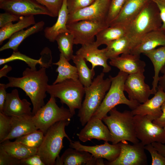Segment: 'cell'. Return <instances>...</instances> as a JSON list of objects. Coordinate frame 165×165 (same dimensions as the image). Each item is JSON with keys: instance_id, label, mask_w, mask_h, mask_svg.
I'll return each mask as SVG.
<instances>
[{"instance_id": "obj_1", "label": "cell", "mask_w": 165, "mask_h": 165, "mask_svg": "<svg viewBox=\"0 0 165 165\" xmlns=\"http://www.w3.org/2000/svg\"><path fill=\"white\" fill-rule=\"evenodd\" d=\"M22 75L21 77L7 76L9 82L6 84V88L16 87L24 90L32 104L33 116L45 105L44 100L49 85L46 68L41 67L37 70L27 68Z\"/></svg>"}, {"instance_id": "obj_2", "label": "cell", "mask_w": 165, "mask_h": 165, "mask_svg": "<svg viewBox=\"0 0 165 165\" xmlns=\"http://www.w3.org/2000/svg\"><path fill=\"white\" fill-rule=\"evenodd\" d=\"M162 24L159 9L155 3L150 0L141 12L127 25L126 36L135 47L143 36L150 31L160 28Z\"/></svg>"}, {"instance_id": "obj_3", "label": "cell", "mask_w": 165, "mask_h": 165, "mask_svg": "<svg viewBox=\"0 0 165 165\" xmlns=\"http://www.w3.org/2000/svg\"><path fill=\"white\" fill-rule=\"evenodd\" d=\"M109 116H106L102 120L106 125L111 135L113 144L122 141H128L133 144L139 142L137 138L133 119L134 116L131 111H118L116 108L109 112Z\"/></svg>"}, {"instance_id": "obj_4", "label": "cell", "mask_w": 165, "mask_h": 165, "mask_svg": "<svg viewBox=\"0 0 165 165\" xmlns=\"http://www.w3.org/2000/svg\"><path fill=\"white\" fill-rule=\"evenodd\" d=\"M71 120L60 121L50 127L44 134L42 142L38 148L36 154L39 155L45 165H55L62 148L63 138L72 140L66 133L65 127Z\"/></svg>"}, {"instance_id": "obj_5", "label": "cell", "mask_w": 165, "mask_h": 165, "mask_svg": "<svg viewBox=\"0 0 165 165\" xmlns=\"http://www.w3.org/2000/svg\"><path fill=\"white\" fill-rule=\"evenodd\" d=\"M103 72L94 79L88 87H84L85 99L79 109L78 116L82 125L85 126L98 109L111 85L110 78L104 79Z\"/></svg>"}, {"instance_id": "obj_6", "label": "cell", "mask_w": 165, "mask_h": 165, "mask_svg": "<svg viewBox=\"0 0 165 165\" xmlns=\"http://www.w3.org/2000/svg\"><path fill=\"white\" fill-rule=\"evenodd\" d=\"M128 75L119 71L114 77L109 76L111 80L110 88L99 108L91 119L102 120L112 109L119 104L126 105L132 110L140 104L137 101L127 99L124 95V85Z\"/></svg>"}, {"instance_id": "obj_7", "label": "cell", "mask_w": 165, "mask_h": 165, "mask_svg": "<svg viewBox=\"0 0 165 165\" xmlns=\"http://www.w3.org/2000/svg\"><path fill=\"white\" fill-rule=\"evenodd\" d=\"M47 93L58 98L62 104H65L74 116L76 109L81 107L85 94L84 86L79 79H68L55 84L48 85Z\"/></svg>"}, {"instance_id": "obj_8", "label": "cell", "mask_w": 165, "mask_h": 165, "mask_svg": "<svg viewBox=\"0 0 165 165\" xmlns=\"http://www.w3.org/2000/svg\"><path fill=\"white\" fill-rule=\"evenodd\" d=\"M73 115L69 109L59 107L55 98L50 96L46 104L42 107L32 117L37 129L45 134L49 128L57 122L71 120Z\"/></svg>"}, {"instance_id": "obj_9", "label": "cell", "mask_w": 165, "mask_h": 165, "mask_svg": "<svg viewBox=\"0 0 165 165\" xmlns=\"http://www.w3.org/2000/svg\"><path fill=\"white\" fill-rule=\"evenodd\" d=\"M136 135L144 146L154 142L165 143V128L155 124L145 116L133 117Z\"/></svg>"}, {"instance_id": "obj_10", "label": "cell", "mask_w": 165, "mask_h": 165, "mask_svg": "<svg viewBox=\"0 0 165 165\" xmlns=\"http://www.w3.org/2000/svg\"><path fill=\"white\" fill-rule=\"evenodd\" d=\"M67 26L74 36V44L82 46L95 41L97 34L109 26L105 22L83 20L67 24Z\"/></svg>"}, {"instance_id": "obj_11", "label": "cell", "mask_w": 165, "mask_h": 165, "mask_svg": "<svg viewBox=\"0 0 165 165\" xmlns=\"http://www.w3.org/2000/svg\"><path fill=\"white\" fill-rule=\"evenodd\" d=\"M120 152L118 157L114 161L108 162V165H145L147 159L144 145L140 142L129 144L127 141L119 142Z\"/></svg>"}, {"instance_id": "obj_12", "label": "cell", "mask_w": 165, "mask_h": 165, "mask_svg": "<svg viewBox=\"0 0 165 165\" xmlns=\"http://www.w3.org/2000/svg\"><path fill=\"white\" fill-rule=\"evenodd\" d=\"M0 8L20 16L42 14L53 17L48 10L35 0H5Z\"/></svg>"}, {"instance_id": "obj_13", "label": "cell", "mask_w": 165, "mask_h": 165, "mask_svg": "<svg viewBox=\"0 0 165 165\" xmlns=\"http://www.w3.org/2000/svg\"><path fill=\"white\" fill-rule=\"evenodd\" d=\"M110 0H96L89 6L69 14L67 24L83 20L106 23Z\"/></svg>"}, {"instance_id": "obj_14", "label": "cell", "mask_w": 165, "mask_h": 165, "mask_svg": "<svg viewBox=\"0 0 165 165\" xmlns=\"http://www.w3.org/2000/svg\"><path fill=\"white\" fill-rule=\"evenodd\" d=\"M144 72L128 74L124 85V91L130 100L143 103L153 94L150 86L145 82Z\"/></svg>"}, {"instance_id": "obj_15", "label": "cell", "mask_w": 165, "mask_h": 165, "mask_svg": "<svg viewBox=\"0 0 165 165\" xmlns=\"http://www.w3.org/2000/svg\"><path fill=\"white\" fill-rule=\"evenodd\" d=\"M103 158H96L89 152L71 148L66 149L61 156L58 157L55 165H104Z\"/></svg>"}, {"instance_id": "obj_16", "label": "cell", "mask_w": 165, "mask_h": 165, "mask_svg": "<svg viewBox=\"0 0 165 165\" xmlns=\"http://www.w3.org/2000/svg\"><path fill=\"white\" fill-rule=\"evenodd\" d=\"M69 147L77 150L85 151L92 154L96 158H104L108 162L115 160L119 156L120 152L119 143L110 144L105 141L103 144L88 146L81 144L79 141H70Z\"/></svg>"}, {"instance_id": "obj_17", "label": "cell", "mask_w": 165, "mask_h": 165, "mask_svg": "<svg viewBox=\"0 0 165 165\" xmlns=\"http://www.w3.org/2000/svg\"><path fill=\"white\" fill-rule=\"evenodd\" d=\"M165 101V92L158 86L154 96L145 102L140 104L131 112L134 116H145L153 121L160 117L162 114L161 107Z\"/></svg>"}, {"instance_id": "obj_18", "label": "cell", "mask_w": 165, "mask_h": 165, "mask_svg": "<svg viewBox=\"0 0 165 165\" xmlns=\"http://www.w3.org/2000/svg\"><path fill=\"white\" fill-rule=\"evenodd\" d=\"M102 120L98 118L91 119L77 134L79 139L83 142L93 139L112 142V136L109 130Z\"/></svg>"}, {"instance_id": "obj_19", "label": "cell", "mask_w": 165, "mask_h": 165, "mask_svg": "<svg viewBox=\"0 0 165 165\" xmlns=\"http://www.w3.org/2000/svg\"><path fill=\"white\" fill-rule=\"evenodd\" d=\"M76 54L90 62L92 69H94L96 66H101L103 68L102 72L104 73H108L111 70V67L107 63L108 59L106 55L105 48L99 49L95 41L82 45L76 52Z\"/></svg>"}, {"instance_id": "obj_20", "label": "cell", "mask_w": 165, "mask_h": 165, "mask_svg": "<svg viewBox=\"0 0 165 165\" xmlns=\"http://www.w3.org/2000/svg\"><path fill=\"white\" fill-rule=\"evenodd\" d=\"M31 104L27 99H21L17 89L7 93L2 113L9 116H33Z\"/></svg>"}, {"instance_id": "obj_21", "label": "cell", "mask_w": 165, "mask_h": 165, "mask_svg": "<svg viewBox=\"0 0 165 165\" xmlns=\"http://www.w3.org/2000/svg\"><path fill=\"white\" fill-rule=\"evenodd\" d=\"M110 60V65L128 74L144 72L145 71L146 64L140 59V55L124 53Z\"/></svg>"}, {"instance_id": "obj_22", "label": "cell", "mask_w": 165, "mask_h": 165, "mask_svg": "<svg viewBox=\"0 0 165 165\" xmlns=\"http://www.w3.org/2000/svg\"><path fill=\"white\" fill-rule=\"evenodd\" d=\"M165 46V33L160 28L150 31L143 36L130 53L140 55L156 48Z\"/></svg>"}, {"instance_id": "obj_23", "label": "cell", "mask_w": 165, "mask_h": 165, "mask_svg": "<svg viewBox=\"0 0 165 165\" xmlns=\"http://www.w3.org/2000/svg\"><path fill=\"white\" fill-rule=\"evenodd\" d=\"M150 0H127L121 11L109 26H127Z\"/></svg>"}, {"instance_id": "obj_24", "label": "cell", "mask_w": 165, "mask_h": 165, "mask_svg": "<svg viewBox=\"0 0 165 165\" xmlns=\"http://www.w3.org/2000/svg\"><path fill=\"white\" fill-rule=\"evenodd\" d=\"M33 116H11V130L4 141L16 138L38 130L33 121Z\"/></svg>"}, {"instance_id": "obj_25", "label": "cell", "mask_w": 165, "mask_h": 165, "mask_svg": "<svg viewBox=\"0 0 165 165\" xmlns=\"http://www.w3.org/2000/svg\"><path fill=\"white\" fill-rule=\"evenodd\" d=\"M68 14L66 0H64L56 22L51 27H46L44 30L45 36L50 42H54L61 33H71L67 26Z\"/></svg>"}, {"instance_id": "obj_26", "label": "cell", "mask_w": 165, "mask_h": 165, "mask_svg": "<svg viewBox=\"0 0 165 165\" xmlns=\"http://www.w3.org/2000/svg\"><path fill=\"white\" fill-rule=\"evenodd\" d=\"M144 54L150 59L154 67V74L151 90L153 94H154L158 86L159 73L165 64V46L156 48Z\"/></svg>"}, {"instance_id": "obj_27", "label": "cell", "mask_w": 165, "mask_h": 165, "mask_svg": "<svg viewBox=\"0 0 165 165\" xmlns=\"http://www.w3.org/2000/svg\"><path fill=\"white\" fill-rule=\"evenodd\" d=\"M44 25V22L41 21L25 30L23 29L14 33L10 37L8 41L1 47L0 51L10 49L13 51H18V47L22 42L29 36L42 30Z\"/></svg>"}, {"instance_id": "obj_28", "label": "cell", "mask_w": 165, "mask_h": 165, "mask_svg": "<svg viewBox=\"0 0 165 165\" xmlns=\"http://www.w3.org/2000/svg\"><path fill=\"white\" fill-rule=\"evenodd\" d=\"M127 32V26H108L97 34L95 43L98 47L101 45H107L111 42L126 36Z\"/></svg>"}, {"instance_id": "obj_29", "label": "cell", "mask_w": 165, "mask_h": 165, "mask_svg": "<svg viewBox=\"0 0 165 165\" xmlns=\"http://www.w3.org/2000/svg\"><path fill=\"white\" fill-rule=\"evenodd\" d=\"M106 46L105 49L108 59L116 57L120 54L130 53L134 47L126 35L111 42Z\"/></svg>"}, {"instance_id": "obj_30", "label": "cell", "mask_w": 165, "mask_h": 165, "mask_svg": "<svg viewBox=\"0 0 165 165\" xmlns=\"http://www.w3.org/2000/svg\"><path fill=\"white\" fill-rule=\"evenodd\" d=\"M34 15L21 16L15 24L10 23L0 29V45L14 33L35 24Z\"/></svg>"}, {"instance_id": "obj_31", "label": "cell", "mask_w": 165, "mask_h": 165, "mask_svg": "<svg viewBox=\"0 0 165 165\" xmlns=\"http://www.w3.org/2000/svg\"><path fill=\"white\" fill-rule=\"evenodd\" d=\"M1 144L7 153L19 160L36 154L37 151V148L30 147L16 141L11 142L9 140H6Z\"/></svg>"}, {"instance_id": "obj_32", "label": "cell", "mask_w": 165, "mask_h": 165, "mask_svg": "<svg viewBox=\"0 0 165 165\" xmlns=\"http://www.w3.org/2000/svg\"><path fill=\"white\" fill-rule=\"evenodd\" d=\"M53 64L58 66L56 71L58 73L57 78L53 84H56L68 79H79L76 67L72 65L62 54H60L59 61L53 63Z\"/></svg>"}, {"instance_id": "obj_33", "label": "cell", "mask_w": 165, "mask_h": 165, "mask_svg": "<svg viewBox=\"0 0 165 165\" xmlns=\"http://www.w3.org/2000/svg\"><path fill=\"white\" fill-rule=\"evenodd\" d=\"M72 60L76 68L79 80L84 87L89 86L95 75L94 69H90L86 64V60L80 56L74 55Z\"/></svg>"}, {"instance_id": "obj_34", "label": "cell", "mask_w": 165, "mask_h": 165, "mask_svg": "<svg viewBox=\"0 0 165 165\" xmlns=\"http://www.w3.org/2000/svg\"><path fill=\"white\" fill-rule=\"evenodd\" d=\"M74 39V36L72 33L65 32L59 35L55 40L61 53L69 61L72 60L74 55L73 50Z\"/></svg>"}, {"instance_id": "obj_35", "label": "cell", "mask_w": 165, "mask_h": 165, "mask_svg": "<svg viewBox=\"0 0 165 165\" xmlns=\"http://www.w3.org/2000/svg\"><path fill=\"white\" fill-rule=\"evenodd\" d=\"M44 136L43 133L38 129L16 138L15 141L30 147L38 149L42 142Z\"/></svg>"}, {"instance_id": "obj_36", "label": "cell", "mask_w": 165, "mask_h": 165, "mask_svg": "<svg viewBox=\"0 0 165 165\" xmlns=\"http://www.w3.org/2000/svg\"><path fill=\"white\" fill-rule=\"evenodd\" d=\"M16 60H20L24 61L30 68L34 69H37L36 66L37 64H39L40 67L42 65L41 57L38 60L35 59L23 54L18 51H13L12 54L7 58H1L0 65Z\"/></svg>"}, {"instance_id": "obj_37", "label": "cell", "mask_w": 165, "mask_h": 165, "mask_svg": "<svg viewBox=\"0 0 165 165\" xmlns=\"http://www.w3.org/2000/svg\"><path fill=\"white\" fill-rule=\"evenodd\" d=\"M127 0H111L106 22L108 25L118 16Z\"/></svg>"}, {"instance_id": "obj_38", "label": "cell", "mask_w": 165, "mask_h": 165, "mask_svg": "<svg viewBox=\"0 0 165 165\" xmlns=\"http://www.w3.org/2000/svg\"><path fill=\"white\" fill-rule=\"evenodd\" d=\"M11 129V117L0 112V142L2 143L9 134Z\"/></svg>"}, {"instance_id": "obj_39", "label": "cell", "mask_w": 165, "mask_h": 165, "mask_svg": "<svg viewBox=\"0 0 165 165\" xmlns=\"http://www.w3.org/2000/svg\"><path fill=\"white\" fill-rule=\"evenodd\" d=\"M45 6L52 15L53 17L58 16L64 0H35Z\"/></svg>"}, {"instance_id": "obj_40", "label": "cell", "mask_w": 165, "mask_h": 165, "mask_svg": "<svg viewBox=\"0 0 165 165\" xmlns=\"http://www.w3.org/2000/svg\"><path fill=\"white\" fill-rule=\"evenodd\" d=\"M96 0H66L69 14L87 7Z\"/></svg>"}, {"instance_id": "obj_41", "label": "cell", "mask_w": 165, "mask_h": 165, "mask_svg": "<svg viewBox=\"0 0 165 165\" xmlns=\"http://www.w3.org/2000/svg\"><path fill=\"white\" fill-rule=\"evenodd\" d=\"M0 165H21V161L7 153L0 144Z\"/></svg>"}, {"instance_id": "obj_42", "label": "cell", "mask_w": 165, "mask_h": 165, "mask_svg": "<svg viewBox=\"0 0 165 165\" xmlns=\"http://www.w3.org/2000/svg\"><path fill=\"white\" fill-rule=\"evenodd\" d=\"M144 148L151 155L152 165H165V157L159 153L152 144L145 145Z\"/></svg>"}, {"instance_id": "obj_43", "label": "cell", "mask_w": 165, "mask_h": 165, "mask_svg": "<svg viewBox=\"0 0 165 165\" xmlns=\"http://www.w3.org/2000/svg\"><path fill=\"white\" fill-rule=\"evenodd\" d=\"M21 16L6 12L0 14V28L4 27L13 22L18 21Z\"/></svg>"}, {"instance_id": "obj_44", "label": "cell", "mask_w": 165, "mask_h": 165, "mask_svg": "<svg viewBox=\"0 0 165 165\" xmlns=\"http://www.w3.org/2000/svg\"><path fill=\"white\" fill-rule=\"evenodd\" d=\"M42 65L40 67L48 68L51 66L52 64V57L51 52L48 47L43 49L40 53Z\"/></svg>"}, {"instance_id": "obj_45", "label": "cell", "mask_w": 165, "mask_h": 165, "mask_svg": "<svg viewBox=\"0 0 165 165\" xmlns=\"http://www.w3.org/2000/svg\"><path fill=\"white\" fill-rule=\"evenodd\" d=\"M157 5L162 22L160 29L165 33V0H152Z\"/></svg>"}, {"instance_id": "obj_46", "label": "cell", "mask_w": 165, "mask_h": 165, "mask_svg": "<svg viewBox=\"0 0 165 165\" xmlns=\"http://www.w3.org/2000/svg\"><path fill=\"white\" fill-rule=\"evenodd\" d=\"M21 165H45L40 156L36 154L20 160Z\"/></svg>"}, {"instance_id": "obj_47", "label": "cell", "mask_w": 165, "mask_h": 165, "mask_svg": "<svg viewBox=\"0 0 165 165\" xmlns=\"http://www.w3.org/2000/svg\"><path fill=\"white\" fill-rule=\"evenodd\" d=\"M161 108L162 112L161 116L152 122L160 127L165 128V101L162 105Z\"/></svg>"}, {"instance_id": "obj_48", "label": "cell", "mask_w": 165, "mask_h": 165, "mask_svg": "<svg viewBox=\"0 0 165 165\" xmlns=\"http://www.w3.org/2000/svg\"><path fill=\"white\" fill-rule=\"evenodd\" d=\"M6 84L0 83V112H2L7 93Z\"/></svg>"}, {"instance_id": "obj_49", "label": "cell", "mask_w": 165, "mask_h": 165, "mask_svg": "<svg viewBox=\"0 0 165 165\" xmlns=\"http://www.w3.org/2000/svg\"><path fill=\"white\" fill-rule=\"evenodd\" d=\"M160 72L163 75L159 77L158 86L161 87L165 92V64L161 69Z\"/></svg>"}, {"instance_id": "obj_50", "label": "cell", "mask_w": 165, "mask_h": 165, "mask_svg": "<svg viewBox=\"0 0 165 165\" xmlns=\"http://www.w3.org/2000/svg\"><path fill=\"white\" fill-rule=\"evenodd\" d=\"M152 144L158 152L165 157V145L160 142H154Z\"/></svg>"}, {"instance_id": "obj_51", "label": "cell", "mask_w": 165, "mask_h": 165, "mask_svg": "<svg viewBox=\"0 0 165 165\" xmlns=\"http://www.w3.org/2000/svg\"><path fill=\"white\" fill-rule=\"evenodd\" d=\"M12 67L7 65H5L0 69V78L3 76L7 77L6 75L7 73L12 70Z\"/></svg>"}, {"instance_id": "obj_52", "label": "cell", "mask_w": 165, "mask_h": 165, "mask_svg": "<svg viewBox=\"0 0 165 165\" xmlns=\"http://www.w3.org/2000/svg\"><path fill=\"white\" fill-rule=\"evenodd\" d=\"M5 0H0V3H1V2H3V1H4Z\"/></svg>"}]
</instances>
